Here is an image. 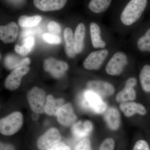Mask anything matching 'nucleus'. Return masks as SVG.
<instances>
[{"instance_id":"obj_1","label":"nucleus","mask_w":150,"mask_h":150,"mask_svg":"<svg viewBox=\"0 0 150 150\" xmlns=\"http://www.w3.org/2000/svg\"><path fill=\"white\" fill-rule=\"evenodd\" d=\"M78 103L82 109L96 114L103 113L107 108V105L101 96L89 89L86 90L79 95Z\"/></svg>"},{"instance_id":"obj_2","label":"nucleus","mask_w":150,"mask_h":150,"mask_svg":"<svg viewBox=\"0 0 150 150\" xmlns=\"http://www.w3.org/2000/svg\"><path fill=\"white\" fill-rule=\"evenodd\" d=\"M147 4V0H130L122 11L120 20L125 26H131L139 20Z\"/></svg>"},{"instance_id":"obj_3","label":"nucleus","mask_w":150,"mask_h":150,"mask_svg":"<svg viewBox=\"0 0 150 150\" xmlns=\"http://www.w3.org/2000/svg\"><path fill=\"white\" fill-rule=\"evenodd\" d=\"M23 124L21 112L16 111L4 117L0 121V132L4 136H11L17 133Z\"/></svg>"},{"instance_id":"obj_4","label":"nucleus","mask_w":150,"mask_h":150,"mask_svg":"<svg viewBox=\"0 0 150 150\" xmlns=\"http://www.w3.org/2000/svg\"><path fill=\"white\" fill-rule=\"evenodd\" d=\"M27 97L30 109L34 113L40 114L44 112L47 97L43 89L34 87L28 92Z\"/></svg>"},{"instance_id":"obj_5","label":"nucleus","mask_w":150,"mask_h":150,"mask_svg":"<svg viewBox=\"0 0 150 150\" xmlns=\"http://www.w3.org/2000/svg\"><path fill=\"white\" fill-rule=\"evenodd\" d=\"M128 62V56L123 51H118L113 54L105 67V71L111 76L121 74Z\"/></svg>"},{"instance_id":"obj_6","label":"nucleus","mask_w":150,"mask_h":150,"mask_svg":"<svg viewBox=\"0 0 150 150\" xmlns=\"http://www.w3.org/2000/svg\"><path fill=\"white\" fill-rule=\"evenodd\" d=\"M109 51L103 48L91 52L86 58L83 63V67L86 69H99L108 56Z\"/></svg>"},{"instance_id":"obj_7","label":"nucleus","mask_w":150,"mask_h":150,"mask_svg":"<svg viewBox=\"0 0 150 150\" xmlns=\"http://www.w3.org/2000/svg\"><path fill=\"white\" fill-rule=\"evenodd\" d=\"M43 66L44 70L56 79L62 78L69 68V66L66 62L53 58L46 59Z\"/></svg>"},{"instance_id":"obj_8","label":"nucleus","mask_w":150,"mask_h":150,"mask_svg":"<svg viewBox=\"0 0 150 150\" xmlns=\"http://www.w3.org/2000/svg\"><path fill=\"white\" fill-rule=\"evenodd\" d=\"M30 70L28 66L18 67L12 71L6 78L5 87L10 91H14L18 88L21 83L22 78L27 74Z\"/></svg>"},{"instance_id":"obj_9","label":"nucleus","mask_w":150,"mask_h":150,"mask_svg":"<svg viewBox=\"0 0 150 150\" xmlns=\"http://www.w3.org/2000/svg\"><path fill=\"white\" fill-rule=\"evenodd\" d=\"M62 136L59 130L51 128L39 137L37 142L38 148L40 150H46L60 142Z\"/></svg>"},{"instance_id":"obj_10","label":"nucleus","mask_w":150,"mask_h":150,"mask_svg":"<svg viewBox=\"0 0 150 150\" xmlns=\"http://www.w3.org/2000/svg\"><path fill=\"white\" fill-rule=\"evenodd\" d=\"M56 115L59 123L66 127H69L74 124L77 119L70 103L62 105L56 112Z\"/></svg>"},{"instance_id":"obj_11","label":"nucleus","mask_w":150,"mask_h":150,"mask_svg":"<svg viewBox=\"0 0 150 150\" xmlns=\"http://www.w3.org/2000/svg\"><path fill=\"white\" fill-rule=\"evenodd\" d=\"M88 89L92 91L100 96H108L112 95L115 88L112 84L102 81H90L87 83Z\"/></svg>"},{"instance_id":"obj_12","label":"nucleus","mask_w":150,"mask_h":150,"mask_svg":"<svg viewBox=\"0 0 150 150\" xmlns=\"http://www.w3.org/2000/svg\"><path fill=\"white\" fill-rule=\"evenodd\" d=\"M18 26L12 22L0 27V38L5 43H12L16 39L18 33Z\"/></svg>"},{"instance_id":"obj_13","label":"nucleus","mask_w":150,"mask_h":150,"mask_svg":"<svg viewBox=\"0 0 150 150\" xmlns=\"http://www.w3.org/2000/svg\"><path fill=\"white\" fill-rule=\"evenodd\" d=\"M67 0H33L35 7L43 11L59 10L66 4Z\"/></svg>"},{"instance_id":"obj_14","label":"nucleus","mask_w":150,"mask_h":150,"mask_svg":"<svg viewBox=\"0 0 150 150\" xmlns=\"http://www.w3.org/2000/svg\"><path fill=\"white\" fill-rule=\"evenodd\" d=\"M92 129L93 125L91 121H79L73 124L71 131L75 138L79 139L87 137Z\"/></svg>"},{"instance_id":"obj_15","label":"nucleus","mask_w":150,"mask_h":150,"mask_svg":"<svg viewBox=\"0 0 150 150\" xmlns=\"http://www.w3.org/2000/svg\"><path fill=\"white\" fill-rule=\"evenodd\" d=\"M120 108L127 117H131L137 113L141 115L146 113L144 105L135 102L122 103L120 105Z\"/></svg>"},{"instance_id":"obj_16","label":"nucleus","mask_w":150,"mask_h":150,"mask_svg":"<svg viewBox=\"0 0 150 150\" xmlns=\"http://www.w3.org/2000/svg\"><path fill=\"white\" fill-rule=\"evenodd\" d=\"M91 37L94 48L103 49L106 47V42L103 39L101 30L97 23L91 22L90 25Z\"/></svg>"},{"instance_id":"obj_17","label":"nucleus","mask_w":150,"mask_h":150,"mask_svg":"<svg viewBox=\"0 0 150 150\" xmlns=\"http://www.w3.org/2000/svg\"><path fill=\"white\" fill-rule=\"evenodd\" d=\"M86 28L83 23H79L75 30L74 36V48L76 54H80L83 50Z\"/></svg>"},{"instance_id":"obj_18","label":"nucleus","mask_w":150,"mask_h":150,"mask_svg":"<svg viewBox=\"0 0 150 150\" xmlns=\"http://www.w3.org/2000/svg\"><path fill=\"white\" fill-rule=\"evenodd\" d=\"M104 118L110 129L117 130L121 123L120 112L115 108H110L105 113Z\"/></svg>"},{"instance_id":"obj_19","label":"nucleus","mask_w":150,"mask_h":150,"mask_svg":"<svg viewBox=\"0 0 150 150\" xmlns=\"http://www.w3.org/2000/svg\"><path fill=\"white\" fill-rule=\"evenodd\" d=\"M64 100L62 98L54 99L51 95L46 98V103L44 107V112L47 115H56V112L64 103Z\"/></svg>"},{"instance_id":"obj_20","label":"nucleus","mask_w":150,"mask_h":150,"mask_svg":"<svg viewBox=\"0 0 150 150\" xmlns=\"http://www.w3.org/2000/svg\"><path fill=\"white\" fill-rule=\"evenodd\" d=\"M30 60L29 58L22 59L13 54L7 55L4 60L5 66L8 69H13L18 67L28 66L30 64Z\"/></svg>"},{"instance_id":"obj_21","label":"nucleus","mask_w":150,"mask_h":150,"mask_svg":"<svg viewBox=\"0 0 150 150\" xmlns=\"http://www.w3.org/2000/svg\"><path fill=\"white\" fill-rule=\"evenodd\" d=\"M34 39L31 36L27 37L21 41V45L17 44L15 51L21 56H26L30 52L34 45Z\"/></svg>"},{"instance_id":"obj_22","label":"nucleus","mask_w":150,"mask_h":150,"mask_svg":"<svg viewBox=\"0 0 150 150\" xmlns=\"http://www.w3.org/2000/svg\"><path fill=\"white\" fill-rule=\"evenodd\" d=\"M64 39L66 42V52L71 58H74L76 54L74 48V33L71 28H67L65 30Z\"/></svg>"},{"instance_id":"obj_23","label":"nucleus","mask_w":150,"mask_h":150,"mask_svg":"<svg viewBox=\"0 0 150 150\" xmlns=\"http://www.w3.org/2000/svg\"><path fill=\"white\" fill-rule=\"evenodd\" d=\"M112 0H91L88 8L96 13L103 12L110 6Z\"/></svg>"},{"instance_id":"obj_24","label":"nucleus","mask_w":150,"mask_h":150,"mask_svg":"<svg viewBox=\"0 0 150 150\" xmlns=\"http://www.w3.org/2000/svg\"><path fill=\"white\" fill-rule=\"evenodd\" d=\"M142 88L145 92H150V66L146 65L141 70L139 76Z\"/></svg>"},{"instance_id":"obj_25","label":"nucleus","mask_w":150,"mask_h":150,"mask_svg":"<svg viewBox=\"0 0 150 150\" xmlns=\"http://www.w3.org/2000/svg\"><path fill=\"white\" fill-rule=\"evenodd\" d=\"M136 98V92L133 88L125 87L117 95L116 100L117 102L123 103L129 100H134Z\"/></svg>"},{"instance_id":"obj_26","label":"nucleus","mask_w":150,"mask_h":150,"mask_svg":"<svg viewBox=\"0 0 150 150\" xmlns=\"http://www.w3.org/2000/svg\"><path fill=\"white\" fill-rule=\"evenodd\" d=\"M42 20L40 16H22L18 20L19 25L22 27H31L36 26Z\"/></svg>"},{"instance_id":"obj_27","label":"nucleus","mask_w":150,"mask_h":150,"mask_svg":"<svg viewBox=\"0 0 150 150\" xmlns=\"http://www.w3.org/2000/svg\"><path fill=\"white\" fill-rule=\"evenodd\" d=\"M137 45L140 51L150 52V28L138 39Z\"/></svg>"},{"instance_id":"obj_28","label":"nucleus","mask_w":150,"mask_h":150,"mask_svg":"<svg viewBox=\"0 0 150 150\" xmlns=\"http://www.w3.org/2000/svg\"><path fill=\"white\" fill-rule=\"evenodd\" d=\"M74 150H91L90 141L87 138L81 140L76 146Z\"/></svg>"},{"instance_id":"obj_29","label":"nucleus","mask_w":150,"mask_h":150,"mask_svg":"<svg viewBox=\"0 0 150 150\" xmlns=\"http://www.w3.org/2000/svg\"><path fill=\"white\" fill-rule=\"evenodd\" d=\"M47 28H48V31L51 33V34L58 36L61 33V27L60 25L56 22H50L48 23Z\"/></svg>"},{"instance_id":"obj_30","label":"nucleus","mask_w":150,"mask_h":150,"mask_svg":"<svg viewBox=\"0 0 150 150\" xmlns=\"http://www.w3.org/2000/svg\"><path fill=\"white\" fill-rule=\"evenodd\" d=\"M115 146V142L111 138H108L102 142L99 150H113Z\"/></svg>"},{"instance_id":"obj_31","label":"nucleus","mask_w":150,"mask_h":150,"mask_svg":"<svg viewBox=\"0 0 150 150\" xmlns=\"http://www.w3.org/2000/svg\"><path fill=\"white\" fill-rule=\"evenodd\" d=\"M43 38L46 42L51 44H59L61 42V38L59 36L51 33L43 34Z\"/></svg>"},{"instance_id":"obj_32","label":"nucleus","mask_w":150,"mask_h":150,"mask_svg":"<svg viewBox=\"0 0 150 150\" xmlns=\"http://www.w3.org/2000/svg\"><path fill=\"white\" fill-rule=\"evenodd\" d=\"M46 150H71V149L63 142H59Z\"/></svg>"},{"instance_id":"obj_33","label":"nucleus","mask_w":150,"mask_h":150,"mask_svg":"<svg viewBox=\"0 0 150 150\" xmlns=\"http://www.w3.org/2000/svg\"><path fill=\"white\" fill-rule=\"evenodd\" d=\"M133 150H150L149 145L144 140H139L135 144Z\"/></svg>"},{"instance_id":"obj_34","label":"nucleus","mask_w":150,"mask_h":150,"mask_svg":"<svg viewBox=\"0 0 150 150\" xmlns=\"http://www.w3.org/2000/svg\"><path fill=\"white\" fill-rule=\"evenodd\" d=\"M137 83V80L135 78H130L126 81L125 87L134 88Z\"/></svg>"},{"instance_id":"obj_35","label":"nucleus","mask_w":150,"mask_h":150,"mask_svg":"<svg viewBox=\"0 0 150 150\" xmlns=\"http://www.w3.org/2000/svg\"><path fill=\"white\" fill-rule=\"evenodd\" d=\"M0 150H15L14 147L10 144L1 143Z\"/></svg>"},{"instance_id":"obj_36","label":"nucleus","mask_w":150,"mask_h":150,"mask_svg":"<svg viewBox=\"0 0 150 150\" xmlns=\"http://www.w3.org/2000/svg\"></svg>"}]
</instances>
